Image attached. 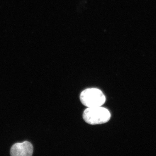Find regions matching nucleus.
I'll list each match as a JSON object with an SVG mask.
<instances>
[{
    "label": "nucleus",
    "instance_id": "1",
    "mask_svg": "<svg viewBox=\"0 0 156 156\" xmlns=\"http://www.w3.org/2000/svg\"><path fill=\"white\" fill-rule=\"evenodd\" d=\"M83 118L86 122L90 125H98L108 122L111 113L107 109L100 107L88 108L85 110Z\"/></svg>",
    "mask_w": 156,
    "mask_h": 156
},
{
    "label": "nucleus",
    "instance_id": "2",
    "mask_svg": "<svg viewBox=\"0 0 156 156\" xmlns=\"http://www.w3.org/2000/svg\"><path fill=\"white\" fill-rule=\"evenodd\" d=\"M80 99L82 104L88 108L101 106L106 101L103 92L95 88L83 90L81 92Z\"/></svg>",
    "mask_w": 156,
    "mask_h": 156
},
{
    "label": "nucleus",
    "instance_id": "3",
    "mask_svg": "<svg viewBox=\"0 0 156 156\" xmlns=\"http://www.w3.org/2000/svg\"><path fill=\"white\" fill-rule=\"evenodd\" d=\"M32 144L28 141L17 143L12 146L10 151L12 156H31L33 153Z\"/></svg>",
    "mask_w": 156,
    "mask_h": 156
}]
</instances>
